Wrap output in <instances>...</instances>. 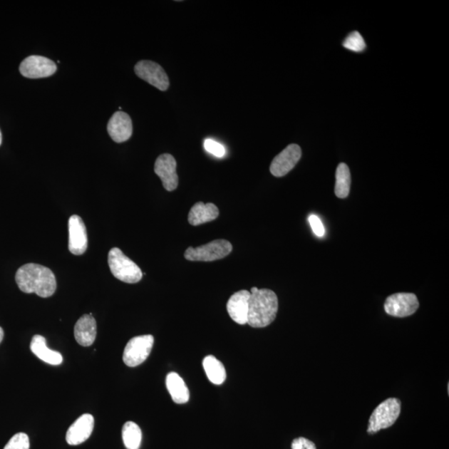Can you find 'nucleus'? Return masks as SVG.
I'll return each instance as SVG.
<instances>
[{
    "mask_svg": "<svg viewBox=\"0 0 449 449\" xmlns=\"http://www.w3.org/2000/svg\"><path fill=\"white\" fill-rule=\"evenodd\" d=\"M20 291L38 294L42 298L52 296L57 288L53 272L41 264L29 263L20 267L15 276Z\"/></svg>",
    "mask_w": 449,
    "mask_h": 449,
    "instance_id": "1",
    "label": "nucleus"
},
{
    "mask_svg": "<svg viewBox=\"0 0 449 449\" xmlns=\"http://www.w3.org/2000/svg\"><path fill=\"white\" fill-rule=\"evenodd\" d=\"M278 307L276 293L268 289H258L249 297L247 324L253 328L268 326L276 319Z\"/></svg>",
    "mask_w": 449,
    "mask_h": 449,
    "instance_id": "2",
    "label": "nucleus"
},
{
    "mask_svg": "<svg viewBox=\"0 0 449 449\" xmlns=\"http://www.w3.org/2000/svg\"><path fill=\"white\" fill-rule=\"evenodd\" d=\"M108 266L114 277L125 283H138L143 278L141 269L118 248L110 249Z\"/></svg>",
    "mask_w": 449,
    "mask_h": 449,
    "instance_id": "3",
    "label": "nucleus"
},
{
    "mask_svg": "<svg viewBox=\"0 0 449 449\" xmlns=\"http://www.w3.org/2000/svg\"><path fill=\"white\" fill-rule=\"evenodd\" d=\"M401 412V402L396 398H389L374 409L368 420V433H374L391 427Z\"/></svg>",
    "mask_w": 449,
    "mask_h": 449,
    "instance_id": "4",
    "label": "nucleus"
},
{
    "mask_svg": "<svg viewBox=\"0 0 449 449\" xmlns=\"http://www.w3.org/2000/svg\"><path fill=\"white\" fill-rule=\"evenodd\" d=\"M232 252V244L227 239H215L197 248L189 247L185 258L192 262H213L228 256Z\"/></svg>",
    "mask_w": 449,
    "mask_h": 449,
    "instance_id": "5",
    "label": "nucleus"
},
{
    "mask_svg": "<svg viewBox=\"0 0 449 449\" xmlns=\"http://www.w3.org/2000/svg\"><path fill=\"white\" fill-rule=\"evenodd\" d=\"M154 338L151 334L130 339L123 352V362L128 367H136L143 363L151 353Z\"/></svg>",
    "mask_w": 449,
    "mask_h": 449,
    "instance_id": "6",
    "label": "nucleus"
},
{
    "mask_svg": "<svg viewBox=\"0 0 449 449\" xmlns=\"http://www.w3.org/2000/svg\"><path fill=\"white\" fill-rule=\"evenodd\" d=\"M418 307V298L413 293L393 294L384 303V311L389 316L399 318L412 316Z\"/></svg>",
    "mask_w": 449,
    "mask_h": 449,
    "instance_id": "7",
    "label": "nucleus"
},
{
    "mask_svg": "<svg viewBox=\"0 0 449 449\" xmlns=\"http://www.w3.org/2000/svg\"><path fill=\"white\" fill-rule=\"evenodd\" d=\"M134 71L138 78L153 85L160 91H167L169 88L170 82L167 74L161 65L157 63L149 61V60H143L135 65Z\"/></svg>",
    "mask_w": 449,
    "mask_h": 449,
    "instance_id": "8",
    "label": "nucleus"
},
{
    "mask_svg": "<svg viewBox=\"0 0 449 449\" xmlns=\"http://www.w3.org/2000/svg\"><path fill=\"white\" fill-rule=\"evenodd\" d=\"M20 73L28 78H43L52 76L57 71L56 63L38 55H32L24 60L19 66Z\"/></svg>",
    "mask_w": 449,
    "mask_h": 449,
    "instance_id": "9",
    "label": "nucleus"
},
{
    "mask_svg": "<svg viewBox=\"0 0 449 449\" xmlns=\"http://www.w3.org/2000/svg\"><path fill=\"white\" fill-rule=\"evenodd\" d=\"M301 148L297 144H291L274 158L269 171L273 176L282 177L296 167L301 158Z\"/></svg>",
    "mask_w": 449,
    "mask_h": 449,
    "instance_id": "10",
    "label": "nucleus"
},
{
    "mask_svg": "<svg viewBox=\"0 0 449 449\" xmlns=\"http://www.w3.org/2000/svg\"><path fill=\"white\" fill-rule=\"evenodd\" d=\"M155 173L162 180L163 187L172 192L178 187L177 162L171 154L165 153L159 156L155 162Z\"/></svg>",
    "mask_w": 449,
    "mask_h": 449,
    "instance_id": "11",
    "label": "nucleus"
},
{
    "mask_svg": "<svg viewBox=\"0 0 449 449\" xmlns=\"http://www.w3.org/2000/svg\"><path fill=\"white\" fill-rule=\"evenodd\" d=\"M70 252L76 256H81L87 251L88 234L87 229L81 217L73 215L68 220Z\"/></svg>",
    "mask_w": 449,
    "mask_h": 449,
    "instance_id": "12",
    "label": "nucleus"
},
{
    "mask_svg": "<svg viewBox=\"0 0 449 449\" xmlns=\"http://www.w3.org/2000/svg\"><path fill=\"white\" fill-rule=\"evenodd\" d=\"M108 133L114 142L121 143L128 141L133 134L131 118L122 111L115 113L109 120Z\"/></svg>",
    "mask_w": 449,
    "mask_h": 449,
    "instance_id": "13",
    "label": "nucleus"
},
{
    "mask_svg": "<svg viewBox=\"0 0 449 449\" xmlns=\"http://www.w3.org/2000/svg\"><path fill=\"white\" fill-rule=\"evenodd\" d=\"M94 428V418L91 414L85 413L80 416L66 434V441L69 445H79L91 436Z\"/></svg>",
    "mask_w": 449,
    "mask_h": 449,
    "instance_id": "14",
    "label": "nucleus"
},
{
    "mask_svg": "<svg viewBox=\"0 0 449 449\" xmlns=\"http://www.w3.org/2000/svg\"><path fill=\"white\" fill-rule=\"evenodd\" d=\"M249 297L251 293L243 289L232 294L227 302V308L229 317L239 324H247Z\"/></svg>",
    "mask_w": 449,
    "mask_h": 449,
    "instance_id": "15",
    "label": "nucleus"
},
{
    "mask_svg": "<svg viewBox=\"0 0 449 449\" xmlns=\"http://www.w3.org/2000/svg\"><path fill=\"white\" fill-rule=\"evenodd\" d=\"M97 336V323L92 314H84L74 326V337L80 346H92Z\"/></svg>",
    "mask_w": 449,
    "mask_h": 449,
    "instance_id": "16",
    "label": "nucleus"
},
{
    "mask_svg": "<svg viewBox=\"0 0 449 449\" xmlns=\"http://www.w3.org/2000/svg\"><path fill=\"white\" fill-rule=\"evenodd\" d=\"M219 216V210L213 203L197 202L194 205L188 215V222L192 226H199L216 220Z\"/></svg>",
    "mask_w": 449,
    "mask_h": 449,
    "instance_id": "17",
    "label": "nucleus"
},
{
    "mask_svg": "<svg viewBox=\"0 0 449 449\" xmlns=\"http://www.w3.org/2000/svg\"><path fill=\"white\" fill-rule=\"evenodd\" d=\"M30 349L42 361L52 364V366H59L63 362L62 354L48 349L46 339L38 334L33 337L31 344H30Z\"/></svg>",
    "mask_w": 449,
    "mask_h": 449,
    "instance_id": "18",
    "label": "nucleus"
},
{
    "mask_svg": "<svg viewBox=\"0 0 449 449\" xmlns=\"http://www.w3.org/2000/svg\"><path fill=\"white\" fill-rule=\"evenodd\" d=\"M166 384L172 401L178 404L186 403L190 398L189 389L183 379L177 373H170L166 378Z\"/></svg>",
    "mask_w": 449,
    "mask_h": 449,
    "instance_id": "19",
    "label": "nucleus"
},
{
    "mask_svg": "<svg viewBox=\"0 0 449 449\" xmlns=\"http://www.w3.org/2000/svg\"><path fill=\"white\" fill-rule=\"evenodd\" d=\"M203 368L209 381L220 386L226 381L227 372L223 363L216 357L209 356L204 358Z\"/></svg>",
    "mask_w": 449,
    "mask_h": 449,
    "instance_id": "20",
    "label": "nucleus"
},
{
    "mask_svg": "<svg viewBox=\"0 0 449 449\" xmlns=\"http://www.w3.org/2000/svg\"><path fill=\"white\" fill-rule=\"evenodd\" d=\"M334 192L339 198H346L351 192V176L346 163H339L336 169Z\"/></svg>",
    "mask_w": 449,
    "mask_h": 449,
    "instance_id": "21",
    "label": "nucleus"
},
{
    "mask_svg": "<svg viewBox=\"0 0 449 449\" xmlns=\"http://www.w3.org/2000/svg\"><path fill=\"white\" fill-rule=\"evenodd\" d=\"M142 430L137 423L127 422L123 428V440L128 449H139L142 443Z\"/></svg>",
    "mask_w": 449,
    "mask_h": 449,
    "instance_id": "22",
    "label": "nucleus"
},
{
    "mask_svg": "<svg viewBox=\"0 0 449 449\" xmlns=\"http://www.w3.org/2000/svg\"><path fill=\"white\" fill-rule=\"evenodd\" d=\"M343 46L349 50H351V51L359 53L366 49V44L362 35L357 31H354L344 40Z\"/></svg>",
    "mask_w": 449,
    "mask_h": 449,
    "instance_id": "23",
    "label": "nucleus"
},
{
    "mask_svg": "<svg viewBox=\"0 0 449 449\" xmlns=\"http://www.w3.org/2000/svg\"><path fill=\"white\" fill-rule=\"evenodd\" d=\"M29 438L26 433L15 434L6 444L4 449H29Z\"/></svg>",
    "mask_w": 449,
    "mask_h": 449,
    "instance_id": "24",
    "label": "nucleus"
},
{
    "mask_svg": "<svg viewBox=\"0 0 449 449\" xmlns=\"http://www.w3.org/2000/svg\"><path fill=\"white\" fill-rule=\"evenodd\" d=\"M204 148L207 150V152L219 158H223L227 153L226 148L222 144L214 141L211 138L205 140Z\"/></svg>",
    "mask_w": 449,
    "mask_h": 449,
    "instance_id": "25",
    "label": "nucleus"
},
{
    "mask_svg": "<svg viewBox=\"0 0 449 449\" xmlns=\"http://www.w3.org/2000/svg\"><path fill=\"white\" fill-rule=\"evenodd\" d=\"M309 224H311L313 232L316 234L317 237H322L324 236L326 231H324V224L319 217L316 216V215H311V216L309 217Z\"/></svg>",
    "mask_w": 449,
    "mask_h": 449,
    "instance_id": "26",
    "label": "nucleus"
},
{
    "mask_svg": "<svg viewBox=\"0 0 449 449\" xmlns=\"http://www.w3.org/2000/svg\"><path fill=\"white\" fill-rule=\"evenodd\" d=\"M292 449H316V444L306 438L294 439L291 444Z\"/></svg>",
    "mask_w": 449,
    "mask_h": 449,
    "instance_id": "27",
    "label": "nucleus"
},
{
    "mask_svg": "<svg viewBox=\"0 0 449 449\" xmlns=\"http://www.w3.org/2000/svg\"><path fill=\"white\" fill-rule=\"evenodd\" d=\"M4 336V329L1 327H0V343L3 341Z\"/></svg>",
    "mask_w": 449,
    "mask_h": 449,
    "instance_id": "28",
    "label": "nucleus"
},
{
    "mask_svg": "<svg viewBox=\"0 0 449 449\" xmlns=\"http://www.w3.org/2000/svg\"><path fill=\"white\" fill-rule=\"evenodd\" d=\"M2 143V133L1 131H0V145H1Z\"/></svg>",
    "mask_w": 449,
    "mask_h": 449,
    "instance_id": "29",
    "label": "nucleus"
}]
</instances>
